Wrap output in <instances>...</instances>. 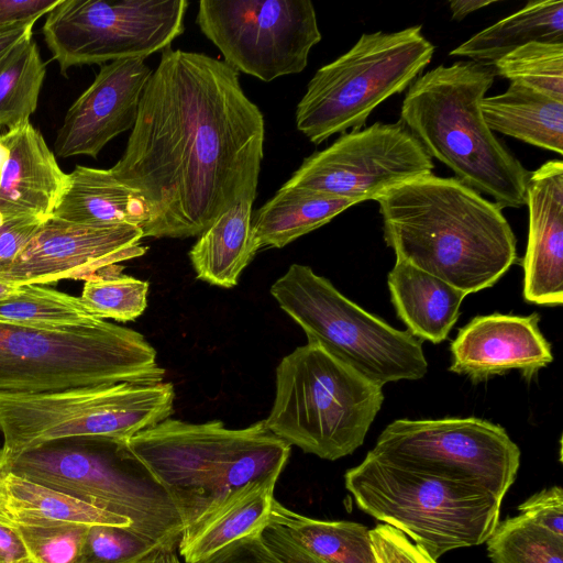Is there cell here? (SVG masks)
Returning a JSON list of instances; mask_svg holds the SVG:
<instances>
[{
    "mask_svg": "<svg viewBox=\"0 0 563 563\" xmlns=\"http://www.w3.org/2000/svg\"><path fill=\"white\" fill-rule=\"evenodd\" d=\"M365 514L399 530L432 559L478 545L499 522L501 501L484 488L395 465L368 452L344 475Z\"/></svg>",
    "mask_w": 563,
    "mask_h": 563,
    "instance_id": "cell-8",
    "label": "cell"
},
{
    "mask_svg": "<svg viewBox=\"0 0 563 563\" xmlns=\"http://www.w3.org/2000/svg\"><path fill=\"white\" fill-rule=\"evenodd\" d=\"M15 527L35 563H78L89 526L75 523Z\"/></svg>",
    "mask_w": 563,
    "mask_h": 563,
    "instance_id": "cell-36",
    "label": "cell"
},
{
    "mask_svg": "<svg viewBox=\"0 0 563 563\" xmlns=\"http://www.w3.org/2000/svg\"><path fill=\"white\" fill-rule=\"evenodd\" d=\"M369 536L377 563H437L422 548L386 523L375 526Z\"/></svg>",
    "mask_w": 563,
    "mask_h": 563,
    "instance_id": "cell-37",
    "label": "cell"
},
{
    "mask_svg": "<svg viewBox=\"0 0 563 563\" xmlns=\"http://www.w3.org/2000/svg\"><path fill=\"white\" fill-rule=\"evenodd\" d=\"M433 168L430 155L400 121L375 122L364 130L341 134L327 148L306 157L283 186L360 203L432 174Z\"/></svg>",
    "mask_w": 563,
    "mask_h": 563,
    "instance_id": "cell-15",
    "label": "cell"
},
{
    "mask_svg": "<svg viewBox=\"0 0 563 563\" xmlns=\"http://www.w3.org/2000/svg\"><path fill=\"white\" fill-rule=\"evenodd\" d=\"M5 507L13 523L110 525L132 527L124 517L104 511L70 495L12 474L0 476Z\"/></svg>",
    "mask_w": 563,
    "mask_h": 563,
    "instance_id": "cell-29",
    "label": "cell"
},
{
    "mask_svg": "<svg viewBox=\"0 0 563 563\" xmlns=\"http://www.w3.org/2000/svg\"><path fill=\"white\" fill-rule=\"evenodd\" d=\"M172 383H117L44 394H0V461L74 437L126 440L173 413Z\"/></svg>",
    "mask_w": 563,
    "mask_h": 563,
    "instance_id": "cell-11",
    "label": "cell"
},
{
    "mask_svg": "<svg viewBox=\"0 0 563 563\" xmlns=\"http://www.w3.org/2000/svg\"><path fill=\"white\" fill-rule=\"evenodd\" d=\"M383 401L382 386L308 340L277 365L264 423L289 445L335 461L363 444Z\"/></svg>",
    "mask_w": 563,
    "mask_h": 563,
    "instance_id": "cell-7",
    "label": "cell"
},
{
    "mask_svg": "<svg viewBox=\"0 0 563 563\" xmlns=\"http://www.w3.org/2000/svg\"><path fill=\"white\" fill-rule=\"evenodd\" d=\"M186 0H60L42 29L60 71L146 58L184 33Z\"/></svg>",
    "mask_w": 563,
    "mask_h": 563,
    "instance_id": "cell-13",
    "label": "cell"
},
{
    "mask_svg": "<svg viewBox=\"0 0 563 563\" xmlns=\"http://www.w3.org/2000/svg\"><path fill=\"white\" fill-rule=\"evenodd\" d=\"M152 71L145 58H124L103 65L93 82L68 109L55 141L56 155L96 158L112 139L132 130Z\"/></svg>",
    "mask_w": 563,
    "mask_h": 563,
    "instance_id": "cell-17",
    "label": "cell"
},
{
    "mask_svg": "<svg viewBox=\"0 0 563 563\" xmlns=\"http://www.w3.org/2000/svg\"><path fill=\"white\" fill-rule=\"evenodd\" d=\"M7 157H8V148L0 141V177H1V173H2V169H3L4 163L7 161Z\"/></svg>",
    "mask_w": 563,
    "mask_h": 563,
    "instance_id": "cell-48",
    "label": "cell"
},
{
    "mask_svg": "<svg viewBox=\"0 0 563 563\" xmlns=\"http://www.w3.org/2000/svg\"><path fill=\"white\" fill-rule=\"evenodd\" d=\"M540 316H477L451 343L450 371L479 383L517 369L526 379L553 361L551 344L539 328Z\"/></svg>",
    "mask_w": 563,
    "mask_h": 563,
    "instance_id": "cell-18",
    "label": "cell"
},
{
    "mask_svg": "<svg viewBox=\"0 0 563 563\" xmlns=\"http://www.w3.org/2000/svg\"><path fill=\"white\" fill-rule=\"evenodd\" d=\"M197 563H284L265 544L261 532L236 540Z\"/></svg>",
    "mask_w": 563,
    "mask_h": 563,
    "instance_id": "cell-39",
    "label": "cell"
},
{
    "mask_svg": "<svg viewBox=\"0 0 563 563\" xmlns=\"http://www.w3.org/2000/svg\"><path fill=\"white\" fill-rule=\"evenodd\" d=\"M79 297L40 285H21L0 300V321L32 328H74L98 323Z\"/></svg>",
    "mask_w": 563,
    "mask_h": 563,
    "instance_id": "cell-30",
    "label": "cell"
},
{
    "mask_svg": "<svg viewBox=\"0 0 563 563\" xmlns=\"http://www.w3.org/2000/svg\"><path fill=\"white\" fill-rule=\"evenodd\" d=\"M162 547L130 527L89 526L78 563H139Z\"/></svg>",
    "mask_w": 563,
    "mask_h": 563,
    "instance_id": "cell-35",
    "label": "cell"
},
{
    "mask_svg": "<svg viewBox=\"0 0 563 563\" xmlns=\"http://www.w3.org/2000/svg\"><path fill=\"white\" fill-rule=\"evenodd\" d=\"M494 1L482 0H454L450 1V10L454 20H462L470 13L492 4Z\"/></svg>",
    "mask_w": 563,
    "mask_h": 563,
    "instance_id": "cell-44",
    "label": "cell"
},
{
    "mask_svg": "<svg viewBox=\"0 0 563 563\" xmlns=\"http://www.w3.org/2000/svg\"><path fill=\"white\" fill-rule=\"evenodd\" d=\"M43 221L32 217L0 219V272L11 264Z\"/></svg>",
    "mask_w": 563,
    "mask_h": 563,
    "instance_id": "cell-40",
    "label": "cell"
},
{
    "mask_svg": "<svg viewBox=\"0 0 563 563\" xmlns=\"http://www.w3.org/2000/svg\"><path fill=\"white\" fill-rule=\"evenodd\" d=\"M19 286L8 284L0 280V300L7 298L8 296L12 295Z\"/></svg>",
    "mask_w": 563,
    "mask_h": 563,
    "instance_id": "cell-47",
    "label": "cell"
},
{
    "mask_svg": "<svg viewBox=\"0 0 563 563\" xmlns=\"http://www.w3.org/2000/svg\"><path fill=\"white\" fill-rule=\"evenodd\" d=\"M139 563H181L176 547L162 545Z\"/></svg>",
    "mask_w": 563,
    "mask_h": 563,
    "instance_id": "cell-45",
    "label": "cell"
},
{
    "mask_svg": "<svg viewBox=\"0 0 563 563\" xmlns=\"http://www.w3.org/2000/svg\"><path fill=\"white\" fill-rule=\"evenodd\" d=\"M34 24L30 22L0 30V60L20 43L32 38Z\"/></svg>",
    "mask_w": 563,
    "mask_h": 563,
    "instance_id": "cell-43",
    "label": "cell"
},
{
    "mask_svg": "<svg viewBox=\"0 0 563 563\" xmlns=\"http://www.w3.org/2000/svg\"><path fill=\"white\" fill-rule=\"evenodd\" d=\"M122 268L109 266L85 282L79 299L93 317L125 322L146 309L148 283L122 274Z\"/></svg>",
    "mask_w": 563,
    "mask_h": 563,
    "instance_id": "cell-33",
    "label": "cell"
},
{
    "mask_svg": "<svg viewBox=\"0 0 563 563\" xmlns=\"http://www.w3.org/2000/svg\"><path fill=\"white\" fill-rule=\"evenodd\" d=\"M8 157L0 177V219L52 216L68 183L42 134L29 122L0 134Z\"/></svg>",
    "mask_w": 563,
    "mask_h": 563,
    "instance_id": "cell-20",
    "label": "cell"
},
{
    "mask_svg": "<svg viewBox=\"0 0 563 563\" xmlns=\"http://www.w3.org/2000/svg\"><path fill=\"white\" fill-rule=\"evenodd\" d=\"M0 521L4 523H13L11 517L8 514L7 507H5V498L3 494V488L1 486L0 482Z\"/></svg>",
    "mask_w": 563,
    "mask_h": 563,
    "instance_id": "cell-46",
    "label": "cell"
},
{
    "mask_svg": "<svg viewBox=\"0 0 563 563\" xmlns=\"http://www.w3.org/2000/svg\"><path fill=\"white\" fill-rule=\"evenodd\" d=\"M369 452L398 466L484 488L500 500L520 465V449L506 430L474 417L395 420Z\"/></svg>",
    "mask_w": 563,
    "mask_h": 563,
    "instance_id": "cell-12",
    "label": "cell"
},
{
    "mask_svg": "<svg viewBox=\"0 0 563 563\" xmlns=\"http://www.w3.org/2000/svg\"><path fill=\"white\" fill-rule=\"evenodd\" d=\"M483 118L494 132L540 148L563 153V101L519 82L500 95L485 97Z\"/></svg>",
    "mask_w": 563,
    "mask_h": 563,
    "instance_id": "cell-25",
    "label": "cell"
},
{
    "mask_svg": "<svg viewBox=\"0 0 563 563\" xmlns=\"http://www.w3.org/2000/svg\"><path fill=\"white\" fill-rule=\"evenodd\" d=\"M32 562L15 525L0 521V563Z\"/></svg>",
    "mask_w": 563,
    "mask_h": 563,
    "instance_id": "cell-42",
    "label": "cell"
},
{
    "mask_svg": "<svg viewBox=\"0 0 563 563\" xmlns=\"http://www.w3.org/2000/svg\"><path fill=\"white\" fill-rule=\"evenodd\" d=\"M60 0H0V30L36 22Z\"/></svg>",
    "mask_w": 563,
    "mask_h": 563,
    "instance_id": "cell-41",
    "label": "cell"
},
{
    "mask_svg": "<svg viewBox=\"0 0 563 563\" xmlns=\"http://www.w3.org/2000/svg\"><path fill=\"white\" fill-rule=\"evenodd\" d=\"M354 205L350 199L282 186L252 218L254 236L260 249H282Z\"/></svg>",
    "mask_w": 563,
    "mask_h": 563,
    "instance_id": "cell-26",
    "label": "cell"
},
{
    "mask_svg": "<svg viewBox=\"0 0 563 563\" xmlns=\"http://www.w3.org/2000/svg\"><path fill=\"white\" fill-rule=\"evenodd\" d=\"M265 125L239 73L202 53L167 48L139 103L112 175L144 202V238L200 235L216 218L254 202Z\"/></svg>",
    "mask_w": 563,
    "mask_h": 563,
    "instance_id": "cell-1",
    "label": "cell"
},
{
    "mask_svg": "<svg viewBox=\"0 0 563 563\" xmlns=\"http://www.w3.org/2000/svg\"><path fill=\"white\" fill-rule=\"evenodd\" d=\"M276 481L253 485L191 533L178 549L185 563L200 562L232 542L261 532L269 520Z\"/></svg>",
    "mask_w": 563,
    "mask_h": 563,
    "instance_id": "cell-28",
    "label": "cell"
},
{
    "mask_svg": "<svg viewBox=\"0 0 563 563\" xmlns=\"http://www.w3.org/2000/svg\"><path fill=\"white\" fill-rule=\"evenodd\" d=\"M486 542L493 563H563V538L520 514L498 522Z\"/></svg>",
    "mask_w": 563,
    "mask_h": 563,
    "instance_id": "cell-32",
    "label": "cell"
},
{
    "mask_svg": "<svg viewBox=\"0 0 563 563\" xmlns=\"http://www.w3.org/2000/svg\"><path fill=\"white\" fill-rule=\"evenodd\" d=\"M375 200L396 258L466 295L494 286L518 260L501 209L457 178L420 176Z\"/></svg>",
    "mask_w": 563,
    "mask_h": 563,
    "instance_id": "cell-2",
    "label": "cell"
},
{
    "mask_svg": "<svg viewBox=\"0 0 563 563\" xmlns=\"http://www.w3.org/2000/svg\"><path fill=\"white\" fill-rule=\"evenodd\" d=\"M124 442L173 500L183 536L249 487L277 482L291 446L272 433L264 420L229 429L220 420L190 423L168 418Z\"/></svg>",
    "mask_w": 563,
    "mask_h": 563,
    "instance_id": "cell-3",
    "label": "cell"
},
{
    "mask_svg": "<svg viewBox=\"0 0 563 563\" xmlns=\"http://www.w3.org/2000/svg\"><path fill=\"white\" fill-rule=\"evenodd\" d=\"M52 217L91 227L137 225L147 220L143 200L110 169L76 166Z\"/></svg>",
    "mask_w": 563,
    "mask_h": 563,
    "instance_id": "cell-23",
    "label": "cell"
},
{
    "mask_svg": "<svg viewBox=\"0 0 563 563\" xmlns=\"http://www.w3.org/2000/svg\"><path fill=\"white\" fill-rule=\"evenodd\" d=\"M196 22L224 63L267 82L301 73L321 41L308 0H201Z\"/></svg>",
    "mask_w": 563,
    "mask_h": 563,
    "instance_id": "cell-14",
    "label": "cell"
},
{
    "mask_svg": "<svg viewBox=\"0 0 563 563\" xmlns=\"http://www.w3.org/2000/svg\"><path fill=\"white\" fill-rule=\"evenodd\" d=\"M433 53L420 25L362 34L310 79L296 108L297 129L313 144L360 130L377 106L413 82Z\"/></svg>",
    "mask_w": 563,
    "mask_h": 563,
    "instance_id": "cell-10",
    "label": "cell"
},
{
    "mask_svg": "<svg viewBox=\"0 0 563 563\" xmlns=\"http://www.w3.org/2000/svg\"><path fill=\"white\" fill-rule=\"evenodd\" d=\"M253 201L243 200L219 214L189 251L198 279L232 288L260 246L252 227Z\"/></svg>",
    "mask_w": 563,
    "mask_h": 563,
    "instance_id": "cell-24",
    "label": "cell"
},
{
    "mask_svg": "<svg viewBox=\"0 0 563 563\" xmlns=\"http://www.w3.org/2000/svg\"><path fill=\"white\" fill-rule=\"evenodd\" d=\"M534 41L563 42L562 0L529 1L518 12L474 34L450 55L493 66L514 49Z\"/></svg>",
    "mask_w": 563,
    "mask_h": 563,
    "instance_id": "cell-27",
    "label": "cell"
},
{
    "mask_svg": "<svg viewBox=\"0 0 563 563\" xmlns=\"http://www.w3.org/2000/svg\"><path fill=\"white\" fill-rule=\"evenodd\" d=\"M493 66L440 65L410 85L400 122L430 157L504 208L526 205L530 173L486 124L481 104L495 80Z\"/></svg>",
    "mask_w": 563,
    "mask_h": 563,
    "instance_id": "cell-4",
    "label": "cell"
},
{
    "mask_svg": "<svg viewBox=\"0 0 563 563\" xmlns=\"http://www.w3.org/2000/svg\"><path fill=\"white\" fill-rule=\"evenodd\" d=\"M518 509L536 526L563 538V490L560 486L536 493Z\"/></svg>",
    "mask_w": 563,
    "mask_h": 563,
    "instance_id": "cell-38",
    "label": "cell"
},
{
    "mask_svg": "<svg viewBox=\"0 0 563 563\" xmlns=\"http://www.w3.org/2000/svg\"><path fill=\"white\" fill-rule=\"evenodd\" d=\"M261 537L276 554L317 563H377L369 529L353 521H329L297 514L274 499Z\"/></svg>",
    "mask_w": 563,
    "mask_h": 563,
    "instance_id": "cell-21",
    "label": "cell"
},
{
    "mask_svg": "<svg viewBox=\"0 0 563 563\" xmlns=\"http://www.w3.org/2000/svg\"><path fill=\"white\" fill-rule=\"evenodd\" d=\"M493 69L510 82L522 84L563 101V42H530L498 59Z\"/></svg>",
    "mask_w": 563,
    "mask_h": 563,
    "instance_id": "cell-34",
    "label": "cell"
},
{
    "mask_svg": "<svg viewBox=\"0 0 563 563\" xmlns=\"http://www.w3.org/2000/svg\"><path fill=\"white\" fill-rule=\"evenodd\" d=\"M46 74L36 42L25 40L0 60V126L29 122Z\"/></svg>",
    "mask_w": 563,
    "mask_h": 563,
    "instance_id": "cell-31",
    "label": "cell"
},
{
    "mask_svg": "<svg viewBox=\"0 0 563 563\" xmlns=\"http://www.w3.org/2000/svg\"><path fill=\"white\" fill-rule=\"evenodd\" d=\"M12 474L70 495L131 521L134 531L161 545L178 547L179 514L162 484L124 440L74 437L37 445L0 461Z\"/></svg>",
    "mask_w": 563,
    "mask_h": 563,
    "instance_id": "cell-5",
    "label": "cell"
},
{
    "mask_svg": "<svg viewBox=\"0 0 563 563\" xmlns=\"http://www.w3.org/2000/svg\"><path fill=\"white\" fill-rule=\"evenodd\" d=\"M143 238L137 225L91 227L51 216L0 272V280L15 286L86 282L109 266L142 256Z\"/></svg>",
    "mask_w": 563,
    "mask_h": 563,
    "instance_id": "cell-16",
    "label": "cell"
},
{
    "mask_svg": "<svg viewBox=\"0 0 563 563\" xmlns=\"http://www.w3.org/2000/svg\"><path fill=\"white\" fill-rule=\"evenodd\" d=\"M269 292L308 340L375 384L383 387L427 374L421 340L364 310L311 267L291 264Z\"/></svg>",
    "mask_w": 563,
    "mask_h": 563,
    "instance_id": "cell-9",
    "label": "cell"
},
{
    "mask_svg": "<svg viewBox=\"0 0 563 563\" xmlns=\"http://www.w3.org/2000/svg\"><path fill=\"white\" fill-rule=\"evenodd\" d=\"M390 299L407 331L434 344L446 340L467 296L446 282L396 258L387 276Z\"/></svg>",
    "mask_w": 563,
    "mask_h": 563,
    "instance_id": "cell-22",
    "label": "cell"
},
{
    "mask_svg": "<svg viewBox=\"0 0 563 563\" xmlns=\"http://www.w3.org/2000/svg\"><path fill=\"white\" fill-rule=\"evenodd\" d=\"M32 563H35V562H32Z\"/></svg>",
    "mask_w": 563,
    "mask_h": 563,
    "instance_id": "cell-49",
    "label": "cell"
},
{
    "mask_svg": "<svg viewBox=\"0 0 563 563\" xmlns=\"http://www.w3.org/2000/svg\"><path fill=\"white\" fill-rule=\"evenodd\" d=\"M165 369L143 334L100 320L74 328L0 321V394H44L117 383L159 384Z\"/></svg>",
    "mask_w": 563,
    "mask_h": 563,
    "instance_id": "cell-6",
    "label": "cell"
},
{
    "mask_svg": "<svg viewBox=\"0 0 563 563\" xmlns=\"http://www.w3.org/2000/svg\"><path fill=\"white\" fill-rule=\"evenodd\" d=\"M529 232L523 299L538 306L563 303V163L549 161L531 172L527 185Z\"/></svg>",
    "mask_w": 563,
    "mask_h": 563,
    "instance_id": "cell-19",
    "label": "cell"
}]
</instances>
